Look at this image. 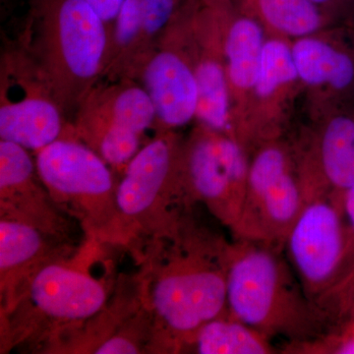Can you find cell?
<instances>
[{"label":"cell","instance_id":"cell-19","mask_svg":"<svg viewBox=\"0 0 354 354\" xmlns=\"http://www.w3.org/2000/svg\"><path fill=\"white\" fill-rule=\"evenodd\" d=\"M51 237L28 223L1 218L0 290L6 311H12L30 279L53 262L55 253L50 245Z\"/></svg>","mask_w":354,"mask_h":354},{"label":"cell","instance_id":"cell-12","mask_svg":"<svg viewBox=\"0 0 354 354\" xmlns=\"http://www.w3.org/2000/svg\"><path fill=\"white\" fill-rule=\"evenodd\" d=\"M223 0H195L191 48L198 86L197 124L235 139L223 30Z\"/></svg>","mask_w":354,"mask_h":354},{"label":"cell","instance_id":"cell-3","mask_svg":"<svg viewBox=\"0 0 354 354\" xmlns=\"http://www.w3.org/2000/svg\"><path fill=\"white\" fill-rule=\"evenodd\" d=\"M227 299L230 315L270 339L297 346L322 334L325 316L307 297L281 247L232 237Z\"/></svg>","mask_w":354,"mask_h":354},{"label":"cell","instance_id":"cell-14","mask_svg":"<svg viewBox=\"0 0 354 354\" xmlns=\"http://www.w3.org/2000/svg\"><path fill=\"white\" fill-rule=\"evenodd\" d=\"M0 208L1 218L22 221L53 239L66 232V223L58 213L37 171L36 160L27 149L0 141Z\"/></svg>","mask_w":354,"mask_h":354},{"label":"cell","instance_id":"cell-17","mask_svg":"<svg viewBox=\"0 0 354 354\" xmlns=\"http://www.w3.org/2000/svg\"><path fill=\"white\" fill-rule=\"evenodd\" d=\"M314 131L295 145L298 158L333 192L342 195L354 183V102L313 116Z\"/></svg>","mask_w":354,"mask_h":354},{"label":"cell","instance_id":"cell-21","mask_svg":"<svg viewBox=\"0 0 354 354\" xmlns=\"http://www.w3.org/2000/svg\"><path fill=\"white\" fill-rule=\"evenodd\" d=\"M200 354H269L276 353L272 339L230 313L205 324L185 349Z\"/></svg>","mask_w":354,"mask_h":354},{"label":"cell","instance_id":"cell-6","mask_svg":"<svg viewBox=\"0 0 354 354\" xmlns=\"http://www.w3.org/2000/svg\"><path fill=\"white\" fill-rule=\"evenodd\" d=\"M183 149L176 131H158L122 171L116 204L125 239L139 232L169 236L185 215Z\"/></svg>","mask_w":354,"mask_h":354},{"label":"cell","instance_id":"cell-15","mask_svg":"<svg viewBox=\"0 0 354 354\" xmlns=\"http://www.w3.org/2000/svg\"><path fill=\"white\" fill-rule=\"evenodd\" d=\"M22 299H28L41 320L62 326L95 315L106 304V292L101 281L87 272L53 261L30 279Z\"/></svg>","mask_w":354,"mask_h":354},{"label":"cell","instance_id":"cell-13","mask_svg":"<svg viewBox=\"0 0 354 354\" xmlns=\"http://www.w3.org/2000/svg\"><path fill=\"white\" fill-rule=\"evenodd\" d=\"M300 91L304 88L291 41L268 36L242 138L250 153L263 142L283 137V125Z\"/></svg>","mask_w":354,"mask_h":354},{"label":"cell","instance_id":"cell-9","mask_svg":"<svg viewBox=\"0 0 354 354\" xmlns=\"http://www.w3.org/2000/svg\"><path fill=\"white\" fill-rule=\"evenodd\" d=\"M72 124L34 62L20 46L3 51L0 66V138L37 153Z\"/></svg>","mask_w":354,"mask_h":354},{"label":"cell","instance_id":"cell-22","mask_svg":"<svg viewBox=\"0 0 354 354\" xmlns=\"http://www.w3.org/2000/svg\"><path fill=\"white\" fill-rule=\"evenodd\" d=\"M141 30V0H124L109 35L108 57L102 80L127 75ZM101 80V81H102Z\"/></svg>","mask_w":354,"mask_h":354},{"label":"cell","instance_id":"cell-11","mask_svg":"<svg viewBox=\"0 0 354 354\" xmlns=\"http://www.w3.org/2000/svg\"><path fill=\"white\" fill-rule=\"evenodd\" d=\"M291 51L312 115L354 102V27L330 26L291 41Z\"/></svg>","mask_w":354,"mask_h":354},{"label":"cell","instance_id":"cell-25","mask_svg":"<svg viewBox=\"0 0 354 354\" xmlns=\"http://www.w3.org/2000/svg\"><path fill=\"white\" fill-rule=\"evenodd\" d=\"M335 24L354 27V0H310Z\"/></svg>","mask_w":354,"mask_h":354},{"label":"cell","instance_id":"cell-16","mask_svg":"<svg viewBox=\"0 0 354 354\" xmlns=\"http://www.w3.org/2000/svg\"><path fill=\"white\" fill-rule=\"evenodd\" d=\"M223 30L235 138L242 142L268 34L258 21L242 12L234 0H223Z\"/></svg>","mask_w":354,"mask_h":354},{"label":"cell","instance_id":"cell-8","mask_svg":"<svg viewBox=\"0 0 354 354\" xmlns=\"http://www.w3.org/2000/svg\"><path fill=\"white\" fill-rule=\"evenodd\" d=\"M250 152L241 142L197 124L183 141V184L189 205L201 203L232 232L241 216Z\"/></svg>","mask_w":354,"mask_h":354},{"label":"cell","instance_id":"cell-26","mask_svg":"<svg viewBox=\"0 0 354 354\" xmlns=\"http://www.w3.org/2000/svg\"><path fill=\"white\" fill-rule=\"evenodd\" d=\"M108 27L109 35L124 0H87Z\"/></svg>","mask_w":354,"mask_h":354},{"label":"cell","instance_id":"cell-23","mask_svg":"<svg viewBox=\"0 0 354 354\" xmlns=\"http://www.w3.org/2000/svg\"><path fill=\"white\" fill-rule=\"evenodd\" d=\"M183 2L184 0H141V30L125 77L129 76L135 66L153 50Z\"/></svg>","mask_w":354,"mask_h":354},{"label":"cell","instance_id":"cell-18","mask_svg":"<svg viewBox=\"0 0 354 354\" xmlns=\"http://www.w3.org/2000/svg\"><path fill=\"white\" fill-rule=\"evenodd\" d=\"M156 111L143 86L131 78L100 81L81 102L71 123L74 129L109 127L143 137L156 127Z\"/></svg>","mask_w":354,"mask_h":354},{"label":"cell","instance_id":"cell-10","mask_svg":"<svg viewBox=\"0 0 354 354\" xmlns=\"http://www.w3.org/2000/svg\"><path fill=\"white\" fill-rule=\"evenodd\" d=\"M194 2H183L162 39L128 77L150 95L158 131H176L196 120L199 95L190 37Z\"/></svg>","mask_w":354,"mask_h":354},{"label":"cell","instance_id":"cell-20","mask_svg":"<svg viewBox=\"0 0 354 354\" xmlns=\"http://www.w3.org/2000/svg\"><path fill=\"white\" fill-rule=\"evenodd\" d=\"M268 36L295 41L337 25L310 0H234Z\"/></svg>","mask_w":354,"mask_h":354},{"label":"cell","instance_id":"cell-4","mask_svg":"<svg viewBox=\"0 0 354 354\" xmlns=\"http://www.w3.org/2000/svg\"><path fill=\"white\" fill-rule=\"evenodd\" d=\"M304 188L301 211L283 251L307 297L327 318L341 285L348 253L342 196L299 164Z\"/></svg>","mask_w":354,"mask_h":354},{"label":"cell","instance_id":"cell-5","mask_svg":"<svg viewBox=\"0 0 354 354\" xmlns=\"http://www.w3.org/2000/svg\"><path fill=\"white\" fill-rule=\"evenodd\" d=\"M39 178L58 208L102 241H124L111 167L74 135L36 153Z\"/></svg>","mask_w":354,"mask_h":354},{"label":"cell","instance_id":"cell-1","mask_svg":"<svg viewBox=\"0 0 354 354\" xmlns=\"http://www.w3.org/2000/svg\"><path fill=\"white\" fill-rule=\"evenodd\" d=\"M155 277L151 304L171 351H183L205 324L228 312L230 241L196 227L184 215Z\"/></svg>","mask_w":354,"mask_h":354},{"label":"cell","instance_id":"cell-2","mask_svg":"<svg viewBox=\"0 0 354 354\" xmlns=\"http://www.w3.org/2000/svg\"><path fill=\"white\" fill-rule=\"evenodd\" d=\"M109 32L87 0H29L19 46L74 118L106 68Z\"/></svg>","mask_w":354,"mask_h":354},{"label":"cell","instance_id":"cell-24","mask_svg":"<svg viewBox=\"0 0 354 354\" xmlns=\"http://www.w3.org/2000/svg\"><path fill=\"white\" fill-rule=\"evenodd\" d=\"M342 211L348 237V253L341 288H348L354 278V183L342 193Z\"/></svg>","mask_w":354,"mask_h":354},{"label":"cell","instance_id":"cell-7","mask_svg":"<svg viewBox=\"0 0 354 354\" xmlns=\"http://www.w3.org/2000/svg\"><path fill=\"white\" fill-rule=\"evenodd\" d=\"M304 202L295 146L283 137L263 142L251 152L245 197L232 237L283 248Z\"/></svg>","mask_w":354,"mask_h":354}]
</instances>
